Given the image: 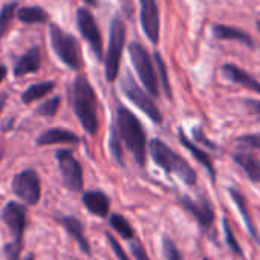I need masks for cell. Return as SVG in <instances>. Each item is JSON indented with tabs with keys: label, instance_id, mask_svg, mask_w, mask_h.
<instances>
[{
	"label": "cell",
	"instance_id": "obj_1",
	"mask_svg": "<svg viewBox=\"0 0 260 260\" xmlns=\"http://www.w3.org/2000/svg\"><path fill=\"white\" fill-rule=\"evenodd\" d=\"M113 130L116 132L121 144H125L130 153L134 155L135 161L144 167L147 159V138L140 119L128 109L118 106L116 124L113 125Z\"/></svg>",
	"mask_w": 260,
	"mask_h": 260
},
{
	"label": "cell",
	"instance_id": "obj_2",
	"mask_svg": "<svg viewBox=\"0 0 260 260\" xmlns=\"http://www.w3.org/2000/svg\"><path fill=\"white\" fill-rule=\"evenodd\" d=\"M72 106L83 128L89 135H95L100 125L96 115V95L87 78L83 75L77 77L72 83Z\"/></svg>",
	"mask_w": 260,
	"mask_h": 260
},
{
	"label": "cell",
	"instance_id": "obj_3",
	"mask_svg": "<svg viewBox=\"0 0 260 260\" xmlns=\"http://www.w3.org/2000/svg\"><path fill=\"white\" fill-rule=\"evenodd\" d=\"M149 152L155 164L159 166L164 172L170 175H176L182 182H185L190 187L196 184L198 181L196 172L182 156L173 152L166 143H162L161 140H152L149 143Z\"/></svg>",
	"mask_w": 260,
	"mask_h": 260
},
{
	"label": "cell",
	"instance_id": "obj_4",
	"mask_svg": "<svg viewBox=\"0 0 260 260\" xmlns=\"http://www.w3.org/2000/svg\"><path fill=\"white\" fill-rule=\"evenodd\" d=\"M128 55L144 87L152 96L156 98L159 95V83H158V75H156L155 66L152 63V58L147 49L141 43L134 42L128 45Z\"/></svg>",
	"mask_w": 260,
	"mask_h": 260
},
{
	"label": "cell",
	"instance_id": "obj_5",
	"mask_svg": "<svg viewBox=\"0 0 260 260\" xmlns=\"http://www.w3.org/2000/svg\"><path fill=\"white\" fill-rule=\"evenodd\" d=\"M125 42V26L122 19L116 14L110 22V34H109V46L104 58L106 63V78L107 81H115L119 72L121 54Z\"/></svg>",
	"mask_w": 260,
	"mask_h": 260
},
{
	"label": "cell",
	"instance_id": "obj_6",
	"mask_svg": "<svg viewBox=\"0 0 260 260\" xmlns=\"http://www.w3.org/2000/svg\"><path fill=\"white\" fill-rule=\"evenodd\" d=\"M49 40L57 57L71 69H80V48L74 36L63 31L58 25H49Z\"/></svg>",
	"mask_w": 260,
	"mask_h": 260
},
{
	"label": "cell",
	"instance_id": "obj_7",
	"mask_svg": "<svg viewBox=\"0 0 260 260\" xmlns=\"http://www.w3.org/2000/svg\"><path fill=\"white\" fill-rule=\"evenodd\" d=\"M121 87H122V92L124 95L132 101L140 110H143L153 122L156 124H161L162 122V115L158 109V106L155 104V101L149 96L147 92H144L137 83L135 80L132 78L128 72L125 74V77L122 78V83H121Z\"/></svg>",
	"mask_w": 260,
	"mask_h": 260
},
{
	"label": "cell",
	"instance_id": "obj_8",
	"mask_svg": "<svg viewBox=\"0 0 260 260\" xmlns=\"http://www.w3.org/2000/svg\"><path fill=\"white\" fill-rule=\"evenodd\" d=\"M13 191L28 205H36L42 196L40 178L34 170H23L13 179Z\"/></svg>",
	"mask_w": 260,
	"mask_h": 260
},
{
	"label": "cell",
	"instance_id": "obj_9",
	"mask_svg": "<svg viewBox=\"0 0 260 260\" xmlns=\"http://www.w3.org/2000/svg\"><path fill=\"white\" fill-rule=\"evenodd\" d=\"M77 26L83 39L90 45L92 52L98 60H103V39L100 28L96 25V20L93 14L87 8H78L77 10Z\"/></svg>",
	"mask_w": 260,
	"mask_h": 260
},
{
	"label": "cell",
	"instance_id": "obj_10",
	"mask_svg": "<svg viewBox=\"0 0 260 260\" xmlns=\"http://www.w3.org/2000/svg\"><path fill=\"white\" fill-rule=\"evenodd\" d=\"M55 156L64 185L71 191H80L83 188V169L77 158L71 150H58Z\"/></svg>",
	"mask_w": 260,
	"mask_h": 260
},
{
	"label": "cell",
	"instance_id": "obj_11",
	"mask_svg": "<svg viewBox=\"0 0 260 260\" xmlns=\"http://www.w3.org/2000/svg\"><path fill=\"white\" fill-rule=\"evenodd\" d=\"M2 219L10 228L14 237V243L23 245V234L26 230V219H28L26 208L19 202H10L2 211Z\"/></svg>",
	"mask_w": 260,
	"mask_h": 260
},
{
	"label": "cell",
	"instance_id": "obj_12",
	"mask_svg": "<svg viewBox=\"0 0 260 260\" xmlns=\"http://www.w3.org/2000/svg\"><path fill=\"white\" fill-rule=\"evenodd\" d=\"M141 25L147 39L156 45L159 42V10L156 0H140Z\"/></svg>",
	"mask_w": 260,
	"mask_h": 260
},
{
	"label": "cell",
	"instance_id": "obj_13",
	"mask_svg": "<svg viewBox=\"0 0 260 260\" xmlns=\"http://www.w3.org/2000/svg\"><path fill=\"white\" fill-rule=\"evenodd\" d=\"M181 204L185 207V210L190 214L194 216V219L199 222V225L202 228L207 230V228H210L213 225V222H214V210H213L210 201L205 196L199 198L198 201H194V199H191L188 196H182Z\"/></svg>",
	"mask_w": 260,
	"mask_h": 260
},
{
	"label": "cell",
	"instance_id": "obj_14",
	"mask_svg": "<svg viewBox=\"0 0 260 260\" xmlns=\"http://www.w3.org/2000/svg\"><path fill=\"white\" fill-rule=\"evenodd\" d=\"M213 36L217 40H228V42H239L240 45H245L249 49L255 48V43L252 40V37L245 32L243 29L234 28V26H228V25H213Z\"/></svg>",
	"mask_w": 260,
	"mask_h": 260
},
{
	"label": "cell",
	"instance_id": "obj_15",
	"mask_svg": "<svg viewBox=\"0 0 260 260\" xmlns=\"http://www.w3.org/2000/svg\"><path fill=\"white\" fill-rule=\"evenodd\" d=\"M42 66V55L40 49L37 46H32L28 49L23 55H20L16 63H14V75L16 77H23L28 74H36Z\"/></svg>",
	"mask_w": 260,
	"mask_h": 260
},
{
	"label": "cell",
	"instance_id": "obj_16",
	"mask_svg": "<svg viewBox=\"0 0 260 260\" xmlns=\"http://www.w3.org/2000/svg\"><path fill=\"white\" fill-rule=\"evenodd\" d=\"M222 74H223L230 81H233V83H236V84H240V86H243L245 89L252 90V92H255V93L260 95V81H257L254 77H251L246 71L240 69L239 66L231 64V63L223 64V66H222Z\"/></svg>",
	"mask_w": 260,
	"mask_h": 260
},
{
	"label": "cell",
	"instance_id": "obj_17",
	"mask_svg": "<svg viewBox=\"0 0 260 260\" xmlns=\"http://www.w3.org/2000/svg\"><path fill=\"white\" fill-rule=\"evenodd\" d=\"M233 159L246 173L251 182L260 184V158L246 150H239L233 155Z\"/></svg>",
	"mask_w": 260,
	"mask_h": 260
},
{
	"label": "cell",
	"instance_id": "obj_18",
	"mask_svg": "<svg viewBox=\"0 0 260 260\" xmlns=\"http://www.w3.org/2000/svg\"><path fill=\"white\" fill-rule=\"evenodd\" d=\"M83 204L84 207L95 216L104 217L109 214L110 210V201L109 198L103 193V191H87L83 194Z\"/></svg>",
	"mask_w": 260,
	"mask_h": 260
},
{
	"label": "cell",
	"instance_id": "obj_19",
	"mask_svg": "<svg viewBox=\"0 0 260 260\" xmlns=\"http://www.w3.org/2000/svg\"><path fill=\"white\" fill-rule=\"evenodd\" d=\"M78 137L66 128H51L42 134L37 140V146H51V144H77Z\"/></svg>",
	"mask_w": 260,
	"mask_h": 260
},
{
	"label": "cell",
	"instance_id": "obj_20",
	"mask_svg": "<svg viewBox=\"0 0 260 260\" xmlns=\"http://www.w3.org/2000/svg\"><path fill=\"white\" fill-rule=\"evenodd\" d=\"M60 223L68 230V233H69L71 237L77 242V245L80 246V249H81L84 254L90 255L92 251H90L89 242H87V239H86V236H84V233H83V225H81V222H80L77 217L66 216V217H61V219H60Z\"/></svg>",
	"mask_w": 260,
	"mask_h": 260
},
{
	"label": "cell",
	"instance_id": "obj_21",
	"mask_svg": "<svg viewBox=\"0 0 260 260\" xmlns=\"http://www.w3.org/2000/svg\"><path fill=\"white\" fill-rule=\"evenodd\" d=\"M179 141H181V144L207 169V172H208V175H210V178H211V181L214 182L216 181V170H214V166H213V161H211V158H210V155L207 153V152H204L202 149H199L194 143H191L187 137H185V134L182 132V130H179Z\"/></svg>",
	"mask_w": 260,
	"mask_h": 260
},
{
	"label": "cell",
	"instance_id": "obj_22",
	"mask_svg": "<svg viewBox=\"0 0 260 260\" xmlns=\"http://www.w3.org/2000/svg\"><path fill=\"white\" fill-rule=\"evenodd\" d=\"M228 191H230V194H231V198H233V201H234V204H236V207H237V210L240 213V216L243 217L245 225H246L249 234L255 239V242L260 243V236H258V233H257V230L254 226V222H252V217H251V214L248 211V205H246V201H245L243 194L239 190H236V188H230Z\"/></svg>",
	"mask_w": 260,
	"mask_h": 260
},
{
	"label": "cell",
	"instance_id": "obj_23",
	"mask_svg": "<svg viewBox=\"0 0 260 260\" xmlns=\"http://www.w3.org/2000/svg\"><path fill=\"white\" fill-rule=\"evenodd\" d=\"M17 19L26 25L46 23L49 20V14L40 7H22L17 10Z\"/></svg>",
	"mask_w": 260,
	"mask_h": 260
},
{
	"label": "cell",
	"instance_id": "obj_24",
	"mask_svg": "<svg viewBox=\"0 0 260 260\" xmlns=\"http://www.w3.org/2000/svg\"><path fill=\"white\" fill-rule=\"evenodd\" d=\"M55 87V83L54 81H43V83H37V84H32L31 87H28L23 95H22V101L25 104H29V103H34L37 100H42L43 96H46L49 92H52Z\"/></svg>",
	"mask_w": 260,
	"mask_h": 260
},
{
	"label": "cell",
	"instance_id": "obj_25",
	"mask_svg": "<svg viewBox=\"0 0 260 260\" xmlns=\"http://www.w3.org/2000/svg\"><path fill=\"white\" fill-rule=\"evenodd\" d=\"M17 2H13V4H8L2 8L0 11V39L5 37L13 20H14V16L17 13Z\"/></svg>",
	"mask_w": 260,
	"mask_h": 260
},
{
	"label": "cell",
	"instance_id": "obj_26",
	"mask_svg": "<svg viewBox=\"0 0 260 260\" xmlns=\"http://www.w3.org/2000/svg\"><path fill=\"white\" fill-rule=\"evenodd\" d=\"M112 228L124 239H132L134 237V228L130 226V223L119 214H112L110 216V222Z\"/></svg>",
	"mask_w": 260,
	"mask_h": 260
},
{
	"label": "cell",
	"instance_id": "obj_27",
	"mask_svg": "<svg viewBox=\"0 0 260 260\" xmlns=\"http://www.w3.org/2000/svg\"><path fill=\"white\" fill-rule=\"evenodd\" d=\"M155 63H156V69L159 74L161 87H162L164 93L167 95V98L172 100V87H170V81H169V75H167V68H166V63L159 52H155Z\"/></svg>",
	"mask_w": 260,
	"mask_h": 260
},
{
	"label": "cell",
	"instance_id": "obj_28",
	"mask_svg": "<svg viewBox=\"0 0 260 260\" xmlns=\"http://www.w3.org/2000/svg\"><path fill=\"white\" fill-rule=\"evenodd\" d=\"M60 96H54V98H51V100H48V101H45L43 104H40L39 107H37V113L39 115H42V116H54L55 115V112L58 110V107H60Z\"/></svg>",
	"mask_w": 260,
	"mask_h": 260
},
{
	"label": "cell",
	"instance_id": "obj_29",
	"mask_svg": "<svg viewBox=\"0 0 260 260\" xmlns=\"http://www.w3.org/2000/svg\"><path fill=\"white\" fill-rule=\"evenodd\" d=\"M223 231H225V240H226L228 248H230L236 255L243 257V251H242V248L239 246V243H237V240H236V237H234V234H233V230H231V226H230V223H228L226 219H223Z\"/></svg>",
	"mask_w": 260,
	"mask_h": 260
},
{
	"label": "cell",
	"instance_id": "obj_30",
	"mask_svg": "<svg viewBox=\"0 0 260 260\" xmlns=\"http://www.w3.org/2000/svg\"><path fill=\"white\" fill-rule=\"evenodd\" d=\"M162 251H164V255H166L167 260H184L181 251L176 246V243L169 237L162 239Z\"/></svg>",
	"mask_w": 260,
	"mask_h": 260
},
{
	"label": "cell",
	"instance_id": "obj_31",
	"mask_svg": "<svg viewBox=\"0 0 260 260\" xmlns=\"http://www.w3.org/2000/svg\"><path fill=\"white\" fill-rule=\"evenodd\" d=\"M237 144L242 149H258L260 150V134L243 135L237 140Z\"/></svg>",
	"mask_w": 260,
	"mask_h": 260
},
{
	"label": "cell",
	"instance_id": "obj_32",
	"mask_svg": "<svg viewBox=\"0 0 260 260\" xmlns=\"http://www.w3.org/2000/svg\"><path fill=\"white\" fill-rule=\"evenodd\" d=\"M110 152H112V155L115 156V159H116L119 164H122V149H121V141H119V138H118L116 132L113 130V127H112V135H110Z\"/></svg>",
	"mask_w": 260,
	"mask_h": 260
},
{
	"label": "cell",
	"instance_id": "obj_33",
	"mask_svg": "<svg viewBox=\"0 0 260 260\" xmlns=\"http://www.w3.org/2000/svg\"><path fill=\"white\" fill-rule=\"evenodd\" d=\"M106 237H107V240H109V243H110V246H112V249L115 251V254L119 257V260H130L128 257H127V254L124 252V249H122V246L118 243V240L110 234V233H106Z\"/></svg>",
	"mask_w": 260,
	"mask_h": 260
},
{
	"label": "cell",
	"instance_id": "obj_34",
	"mask_svg": "<svg viewBox=\"0 0 260 260\" xmlns=\"http://www.w3.org/2000/svg\"><path fill=\"white\" fill-rule=\"evenodd\" d=\"M20 251H22V245H17V243H8L5 246V255L8 257V260H19V255H20Z\"/></svg>",
	"mask_w": 260,
	"mask_h": 260
},
{
	"label": "cell",
	"instance_id": "obj_35",
	"mask_svg": "<svg viewBox=\"0 0 260 260\" xmlns=\"http://www.w3.org/2000/svg\"><path fill=\"white\" fill-rule=\"evenodd\" d=\"M130 249H132V254L135 255L137 260H149V257H147V254H146V249L141 246V243L134 242L132 245H130Z\"/></svg>",
	"mask_w": 260,
	"mask_h": 260
},
{
	"label": "cell",
	"instance_id": "obj_36",
	"mask_svg": "<svg viewBox=\"0 0 260 260\" xmlns=\"http://www.w3.org/2000/svg\"><path fill=\"white\" fill-rule=\"evenodd\" d=\"M245 106H246V109L249 110V113L255 115V116L260 119V101H258V100H251V98H248V100H245Z\"/></svg>",
	"mask_w": 260,
	"mask_h": 260
},
{
	"label": "cell",
	"instance_id": "obj_37",
	"mask_svg": "<svg viewBox=\"0 0 260 260\" xmlns=\"http://www.w3.org/2000/svg\"><path fill=\"white\" fill-rule=\"evenodd\" d=\"M7 98H8L7 93H2V95H0V112L4 110V107H5V104H7Z\"/></svg>",
	"mask_w": 260,
	"mask_h": 260
},
{
	"label": "cell",
	"instance_id": "obj_38",
	"mask_svg": "<svg viewBox=\"0 0 260 260\" xmlns=\"http://www.w3.org/2000/svg\"><path fill=\"white\" fill-rule=\"evenodd\" d=\"M7 77V66L4 64H0V83H2Z\"/></svg>",
	"mask_w": 260,
	"mask_h": 260
},
{
	"label": "cell",
	"instance_id": "obj_39",
	"mask_svg": "<svg viewBox=\"0 0 260 260\" xmlns=\"http://www.w3.org/2000/svg\"><path fill=\"white\" fill-rule=\"evenodd\" d=\"M87 7H96V0H83Z\"/></svg>",
	"mask_w": 260,
	"mask_h": 260
},
{
	"label": "cell",
	"instance_id": "obj_40",
	"mask_svg": "<svg viewBox=\"0 0 260 260\" xmlns=\"http://www.w3.org/2000/svg\"><path fill=\"white\" fill-rule=\"evenodd\" d=\"M23 260H34V254H28Z\"/></svg>",
	"mask_w": 260,
	"mask_h": 260
},
{
	"label": "cell",
	"instance_id": "obj_41",
	"mask_svg": "<svg viewBox=\"0 0 260 260\" xmlns=\"http://www.w3.org/2000/svg\"><path fill=\"white\" fill-rule=\"evenodd\" d=\"M2 158H4V149L0 147V161H2Z\"/></svg>",
	"mask_w": 260,
	"mask_h": 260
},
{
	"label": "cell",
	"instance_id": "obj_42",
	"mask_svg": "<svg viewBox=\"0 0 260 260\" xmlns=\"http://www.w3.org/2000/svg\"><path fill=\"white\" fill-rule=\"evenodd\" d=\"M257 29H258V32H260V20L257 22Z\"/></svg>",
	"mask_w": 260,
	"mask_h": 260
},
{
	"label": "cell",
	"instance_id": "obj_43",
	"mask_svg": "<svg viewBox=\"0 0 260 260\" xmlns=\"http://www.w3.org/2000/svg\"><path fill=\"white\" fill-rule=\"evenodd\" d=\"M204 260H210V258H204Z\"/></svg>",
	"mask_w": 260,
	"mask_h": 260
}]
</instances>
